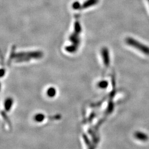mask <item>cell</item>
I'll use <instances>...</instances> for the list:
<instances>
[{"instance_id":"cell-1","label":"cell","mask_w":149,"mask_h":149,"mask_svg":"<svg viewBox=\"0 0 149 149\" xmlns=\"http://www.w3.org/2000/svg\"><path fill=\"white\" fill-rule=\"evenodd\" d=\"M81 31L82 27L80 23V16L76 15L74 23V30L69 37V40L72 44L65 47V50L67 52L74 53L77 51L80 44V36Z\"/></svg>"},{"instance_id":"cell-2","label":"cell","mask_w":149,"mask_h":149,"mask_svg":"<svg viewBox=\"0 0 149 149\" xmlns=\"http://www.w3.org/2000/svg\"><path fill=\"white\" fill-rule=\"evenodd\" d=\"M15 49L16 47L15 46L12 48L8 63H11L12 60L18 63L28 61L32 59H40L43 56V53L41 51L16 53Z\"/></svg>"},{"instance_id":"cell-3","label":"cell","mask_w":149,"mask_h":149,"mask_svg":"<svg viewBox=\"0 0 149 149\" xmlns=\"http://www.w3.org/2000/svg\"><path fill=\"white\" fill-rule=\"evenodd\" d=\"M125 42L128 45L139 50L140 52L146 55L149 56V47L140 43L138 40L134 39L133 38L128 37L125 39Z\"/></svg>"},{"instance_id":"cell-4","label":"cell","mask_w":149,"mask_h":149,"mask_svg":"<svg viewBox=\"0 0 149 149\" xmlns=\"http://www.w3.org/2000/svg\"><path fill=\"white\" fill-rule=\"evenodd\" d=\"M101 55L104 65L106 67L108 66L110 63V58H109V53L108 48H102L101 50Z\"/></svg>"},{"instance_id":"cell-5","label":"cell","mask_w":149,"mask_h":149,"mask_svg":"<svg viewBox=\"0 0 149 149\" xmlns=\"http://www.w3.org/2000/svg\"><path fill=\"white\" fill-rule=\"evenodd\" d=\"M99 1L100 0H86L83 4L81 5L80 10H85L92 6L96 5L99 2Z\"/></svg>"},{"instance_id":"cell-6","label":"cell","mask_w":149,"mask_h":149,"mask_svg":"<svg viewBox=\"0 0 149 149\" xmlns=\"http://www.w3.org/2000/svg\"><path fill=\"white\" fill-rule=\"evenodd\" d=\"M135 136L137 139H138L139 140H141V141H146L148 139V135L145 134L141 133V132H136V133L135 134Z\"/></svg>"},{"instance_id":"cell-7","label":"cell","mask_w":149,"mask_h":149,"mask_svg":"<svg viewBox=\"0 0 149 149\" xmlns=\"http://www.w3.org/2000/svg\"><path fill=\"white\" fill-rule=\"evenodd\" d=\"M72 8L73 9H74L75 10H80V6H81V4L80 2L78 1H76L74 2L72 4Z\"/></svg>"},{"instance_id":"cell-8","label":"cell","mask_w":149,"mask_h":149,"mask_svg":"<svg viewBox=\"0 0 149 149\" xmlns=\"http://www.w3.org/2000/svg\"><path fill=\"white\" fill-rule=\"evenodd\" d=\"M148 2H149V0H148Z\"/></svg>"}]
</instances>
